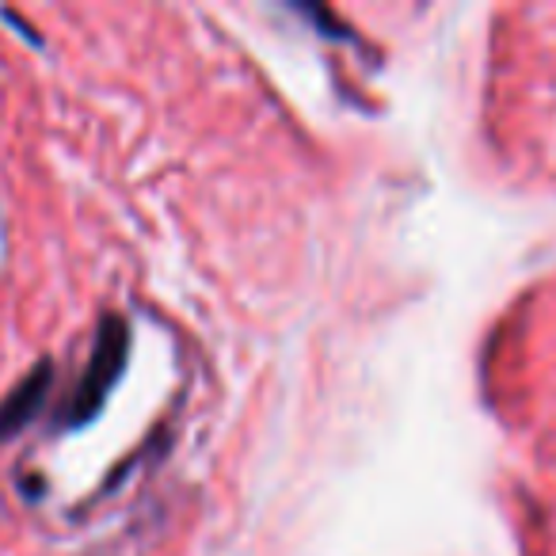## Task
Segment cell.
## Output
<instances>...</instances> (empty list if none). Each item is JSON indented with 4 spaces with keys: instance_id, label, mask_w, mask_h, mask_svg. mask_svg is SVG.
I'll list each match as a JSON object with an SVG mask.
<instances>
[{
    "instance_id": "obj_1",
    "label": "cell",
    "mask_w": 556,
    "mask_h": 556,
    "mask_svg": "<svg viewBox=\"0 0 556 556\" xmlns=\"http://www.w3.org/2000/svg\"><path fill=\"white\" fill-rule=\"evenodd\" d=\"M126 351H130V328H126L123 317L108 313L100 320V332H96V351L88 358L85 374H80L77 389H73L70 404L62 408L58 424L62 427H85L88 419H96V412L103 408L108 393L118 386L126 370Z\"/></svg>"
},
{
    "instance_id": "obj_2",
    "label": "cell",
    "mask_w": 556,
    "mask_h": 556,
    "mask_svg": "<svg viewBox=\"0 0 556 556\" xmlns=\"http://www.w3.org/2000/svg\"><path fill=\"white\" fill-rule=\"evenodd\" d=\"M50 386H54V366L39 363L9 396H4V401H0V442L16 439V434L31 424L35 412H39V404H42V396L50 393Z\"/></svg>"
}]
</instances>
